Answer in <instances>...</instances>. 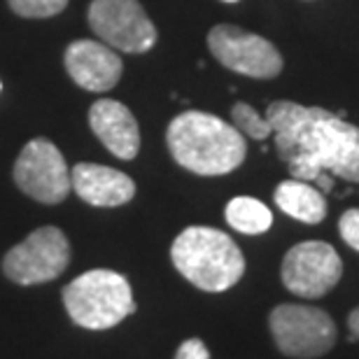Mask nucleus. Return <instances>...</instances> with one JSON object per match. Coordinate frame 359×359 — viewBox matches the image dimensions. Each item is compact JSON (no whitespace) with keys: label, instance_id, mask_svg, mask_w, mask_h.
<instances>
[{"label":"nucleus","instance_id":"f257e3e1","mask_svg":"<svg viewBox=\"0 0 359 359\" xmlns=\"http://www.w3.org/2000/svg\"><path fill=\"white\" fill-rule=\"evenodd\" d=\"M266 119L276 135L278 156L294 180L320 182L332 189V177L359 182V128L325 107H306L292 100L269 105Z\"/></svg>","mask_w":359,"mask_h":359},{"label":"nucleus","instance_id":"f03ea898","mask_svg":"<svg viewBox=\"0 0 359 359\" xmlns=\"http://www.w3.org/2000/svg\"><path fill=\"white\" fill-rule=\"evenodd\" d=\"M168 149L182 168L196 175H226L245 161V138L236 126L208 112H182L166 131Z\"/></svg>","mask_w":359,"mask_h":359},{"label":"nucleus","instance_id":"7ed1b4c3","mask_svg":"<svg viewBox=\"0 0 359 359\" xmlns=\"http://www.w3.org/2000/svg\"><path fill=\"white\" fill-rule=\"evenodd\" d=\"M180 276L203 292H226L245 273V257L231 236L212 226H189L170 248Z\"/></svg>","mask_w":359,"mask_h":359},{"label":"nucleus","instance_id":"20e7f679","mask_svg":"<svg viewBox=\"0 0 359 359\" xmlns=\"http://www.w3.org/2000/svg\"><path fill=\"white\" fill-rule=\"evenodd\" d=\"M63 306L77 327L103 332L135 313L128 280L117 271L93 269L77 276L61 292Z\"/></svg>","mask_w":359,"mask_h":359},{"label":"nucleus","instance_id":"39448f33","mask_svg":"<svg viewBox=\"0 0 359 359\" xmlns=\"http://www.w3.org/2000/svg\"><path fill=\"white\" fill-rule=\"evenodd\" d=\"M269 327L280 353L294 359H315L336 343L332 315L315 306L283 304L273 308Z\"/></svg>","mask_w":359,"mask_h":359},{"label":"nucleus","instance_id":"423d86ee","mask_svg":"<svg viewBox=\"0 0 359 359\" xmlns=\"http://www.w3.org/2000/svg\"><path fill=\"white\" fill-rule=\"evenodd\" d=\"M70 264V243L59 226H40L3 257V273L17 285H42Z\"/></svg>","mask_w":359,"mask_h":359},{"label":"nucleus","instance_id":"0eeeda50","mask_svg":"<svg viewBox=\"0 0 359 359\" xmlns=\"http://www.w3.org/2000/svg\"><path fill=\"white\" fill-rule=\"evenodd\" d=\"M14 182L26 196L47 205L66 201L73 189L70 168L61 149L47 138L26 142L14 163Z\"/></svg>","mask_w":359,"mask_h":359},{"label":"nucleus","instance_id":"6e6552de","mask_svg":"<svg viewBox=\"0 0 359 359\" xmlns=\"http://www.w3.org/2000/svg\"><path fill=\"white\" fill-rule=\"evenodd\" d=\"M89 26L107 47L128 54H142L156 42V28L138 0H91Z\"/></svg>","mask_w":359,"mask_h":359},{"label":"nucleus","instance_id":"1a4fd4ad","mask_svg":"<svg viewBox=\"0 0 359 359\" xmlns=\"http://www.w3.org/2000/svg\"><path fill=\"white\" fill-rule=\"evenodd\" d=\"M208 47L222 66L257 80H271L283 70V56L266 38L238 26H215L208 33Z\"/></svg>","mask_w":359,"mask_h":359},{"label":"nucleus","instance_id":"9d476101","mask_svg":"<svg viewBox=\"0 0 359 359\" xmlns=\"http://www.w3.org/2000/svg\"><path fill=\"white\" fill-rule=\"evenodd\" d=\"M343 276L339 252L325 241H306L285 255L280 278L292 294L301 299H320L332 292Z\"/></svg>","mask_w":359,"mask_h":359},{"label":"nucleus","instance_id":"9b49d317","mask_svg":"<svg viewBox=\"0 0 359 359\" xmlns=\"http://www.w3.org/2000/svg\"><path fill=\"white\" fill-rule=\"evenodd\" d=\"M121 59L112 47L93 40H75L66 49V70L77 87L87 91H110L121 77Z\"/></svg>","mask_w":359,"mask_h":359},{"label":"nucleus","instance_id":"f8f14e48","mask_svg":"<svg viewBox=\"0 0 359 359\" xmlns=\"http://www.w3.org/2000/svg\"><path fill=\"white\" fill-rule=\"evenodd\" d=\"M89 126L117 159H135L140 149V128L133 112L124 103L112 98L96 100L89 110Z\"/></svg>","mask_w":359,"mask_h":359},{"label":"nucleus","instance_id":"ddd939ff","mask_svg":"<svg viewBox=\"0 0 359 359\" xmlns=\"http://www.w3.org/2000/svg\"><path fill=\"white\" fill-rule=\"evenodd\" d=\"M70 182L84 203L96 208H117L135 196V182L131 177L100 163H77L70 170Z\"/></svg>","mask_w":359,"mask_h":359},{"label":"nucleus","instance_id":"4468645a","mask_svg":"<svg viewBox=\"0 0 359 359\" xmlns=\"http://www.w3.org/2000/svg\"><path fill=\"white\" fill-rule=\"evenodd\" d=\"M276 203L285 215L306 222V224H320L327 217V201L304 180H285L276 189Z\"/></svg>","mask_w":359,"mask_h":359},{"label":"nucleus","instance_id":"2eb2a0df","mask_svg":"<svg viewBox=\"0 0 359 359\" xmlns=\"http://www.w3.org/2000/svg\"><path fill=\"white\" fill-rule=\"evenodd\" d=\"M224 217L229 226H233L236 231L248 233V236H259L266 233L273 224V215L262 201L252 196H236L226 203Z\"/></svg>","mask_w":359,"mask_h":359},{"label":"nucleus","instance_id":"dca6fc26","mask_svg":"<svg viewBox=\"0 0 359 359\" xmlns=\"http://www.w3.org/2000/svg\"><path fill=\"white\" fill-rule=\"evenodd\" d=\"M231 119H233V126L238 128L241 133H245L248 138L266 140L269 135H273V128H271V121L266 119V114L262 117V114L248 103H236L231 107Z\"/></svg>","mask_w":359,"mask_h":359},{"label":"nucleus","instance_id":"f3484780","mask_svg":"<svg viewBox=\"0 0 359 359\" xmlns=\"http://www.w3.org/2000/svg\"><path fill=\"white\" fill-rule=\"evenodd\" d=\"M10 7L19 17L26 19H45V17H54L66 10L68 0H7Z\"/></svg>","mask_w":359,"mask_h":359},{"label":"nucleus","instance_id":"a211bd4d","mask_svg":"<svg viewBox=\"0 0 359 359\" xmlns=\"http://www.w3.org/2000/svg\"><path fill=\"white\" fill-rule=\"evenodd\" d=\"M339 231H341V238L359 252V208L343 212V217L339 219Z\"/></svg>","mask_w":359,"mask_h":359},{"label":"nucleus","instance_id":"6ab92c4d","mask_svg":"<svg viewBox=\"0 0 359 359\" xmlns=\"http://www.w3.org/2000/svg\"><path fill=\"white\" fill-rule=\"evenodd\" d=\"M175 359H210V353H208L205 343L201 339H187L177 348Z\"/></svg>","mask_w":359,"mask_h":359},{"label":"nucleus","instance_id":"aec40b11","mask_svg":"<svg viewBox=\"0 0 359 359\" xmlns=\"http://www.w3.org/2000/svg\"><path fill=\"white\" fill-rule=\"evenodd\" d=\"M348 329H350V341H359V306L348 315Z\"/></svg>","mask_w":359,"mask_h":359},{"label":"nucleus","instance_id":"412c9836","mask_svg":"<svg viewBox=\"0 0 359 359\" xmlns=\"http://www.w3.org/2000/svg\"><path fill=\"white\" fill-rule=\"evenodd\" d=\"M224 3H238V0H224Z\"/></svg>","mask_w":359,"mask_h":359},{"label":"nucleus","instance_id":"4be33fe9","mask_svg":"<svg viewBox=\"0 0 359 359\" xmlns=\"http://www.w3.org/2000/svg\"><path fill=\"white\" fill-rule=\"evenodd\" d=\"M0 89H3V84H0Z\"/></svg>","mask_w":359,"mask_h":359}]
</instances>
